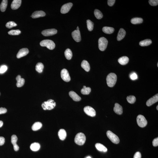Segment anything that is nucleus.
Masks as SVG:
<instances>
[{
    "label": "nucleus",
    "mask_w": 158,
    "mask_h": 158,
    "mask_svg": "<svg viewBox=\"0 0 158 158\" xmlns=\"http://www.w3.org/2000/svg\"><path fill=\"white\" fill-rule=\"evenodd\" d=\"M3 125V121H0V128L2 127Z\"/></svg>",
    "instance_id": "09e8293b"
},
{
    "label": "nucleus",
    "mask_w": 158,
    "mask_h": 158,
    "mask_svg": "<svg viewBox=\"0 0 158 158\" xmlns=\"http://www.w3.org/2000/svg\"><path fill=\"white\" fill-rule=\"evenodd\" d=\"M114 111L115 113L119 115H121L122 114L123 108L118 103L115 104L114 108Z\"/></svg>",
    "instance_id": "a211bd4d"
},
{
    "label": "nucleus",
    "mask_w": 158,
    "mask_h": 158,
    "mask_svg": "<svg viewBox=\"0 0 158 158\" xmlns=\"http://www.w3.org/2000/svg\"><path fill=\"white\" fill-rule=\"evenodd\" d=\"M65 57L68 60H70L72 57V53L71 50L69 49H67L65 52Z\"/></svg>",
    "instance_id": "2f4dec72"
},
{
    "label": "nucleus",
    "mask_w": 158,
    "mask_h": 158,
    "mask_svg": "<svg viewBox=\"0 0 158 158\" xmlns=\"http://www.w3.org/2000/svg\"><path fill=\"white\" fill-rule=\"evenodd\" d=\"M127 101L129 103L131 104H133L135 103L136 101V98L135 96H128L126 98Z\"/></svg>",
    "instance_id": "c9c22d12"
},
{
    "label": "nucleus",
    "mask_w": 158,
    "mask_h": 158,
    "mask_svg": "<svg viewBox=\"0 0 158 158\" xmlns=\"http://www.w3.org/2000/svg\"><path fill=\"white\" fill-rule=\"evenodd\" d=\"M107 135L108 138L113 143L117 144L120 142V139L118 136L111 131H107Z\"/></svg>",
    "instance_id": "423d86ee"
},
{
    "label": "nucleus",
    "mask_w": 158,
    "mask_h": 158,
    "mask_svg": "<svg viewBox=\"0 0 158 158\" xmlns=\"http://www.w3.org/2000/svg\"><path fill=\"white\" fill-rule=\"evenodd\" d=\"M61 78L64 81L66 82H68L71 80L68 71L66 69H64L61 70Z\"/></svg>",
    "instance_id": "6e6552de"
},
{
    "label": "nucleus",
    "mask_w": 158,
    "mask_h": 158,
    "mask_svg": "<svg viewBox=\"0 0 158 158\" xmlns=\"http://www.w3.org/2000/svg\"><path fill=\"white\" fill-rule=\"evenodd\" d=\"M72 36L76 42L81 41V37L79 30H75L72 33Z\"/></svg>",
    "instance_id": "f8f14e48"
},
{
    "label": "nucleus",
    "mask_w": 158,
    "mask_h": 158,
    "mask_svg": "<svg viewBox=\"0 0 158 158\" xmlns=\"http://www.w3.org/2000/svg\"><path fill=\"white\" fill-rule=\"evenodd\" d=\"M129 61V58L126 56H123L120 57L118 60L119 63L122 65H125L128 63Z\"/></svg>",
    "instance_id": "b1692460"
},
{
    "label": "nucleus",
    "mask_w": 158,
    "mask_h": 158,
    "mask_svg": "<svg viewBox=\"0 0 158 158\" xmlns=\"http://www.w3.org/2000/svg\"><path fill=\"white\" fill-rule=\"evenodd\" d=\"M56 105L55 101L53 100L50 99L42 103L41 106L44 110H50L54 108Z\"/></svg>",
    "instance_id": "f03ea898"
},
{
    "label": "nucleus",
    "mask_w": 158,
    "mask_h": 158,
    "mask_svg": "<svg viewBox=\"0 0 158 158\" xmlns=\"http://www.w3.org/2000/svg\"><path fill=\"white\" fill-rule=\"evenodd\" d=\"M46 14L43 11H36L33 13L31 17L33 18L36 19L40 17H44L46 16Z\"/></svg>",
    "instance_id": "f3484780"
},
{
    "label": "nucleus",
    "mask_w": 158,
    "mask_h": 158,
    "mask_svg": "<svg viewBox=\"0 0 158 158\" xmlns=\"http://www.w3.org/2000/svg\"><path fill=\"white\" fill-rule=\"evenodd\" d=\"M158 101V94H157L148 100L147 101L146 104L148 106H151L155 103L157 102Z\"/></svg>",
    "instance_id": "4468645a"
},
{
    "label": "nucleus",
    "mask_w": 158,
    "mask_h": 158,
    "mask_svg": "<svg viewBox=\"0 0 158 158\" xmlns=\"http://www.w3.org/2000/svg\"><path fill=\"white\" fill-rule=\"evenodd\" d=\"M86 140V137L83 133H79L75 136L74 141L77 144L81 145L85 144Z\"/></svg>",
    "instance_id": "7ed1b4c3"
},
{
    "label": "nucleus",
    "mask_w": 158,
    "mask_h": 158,
    "mask_svg": "<svg viewBox=\"0 0 158 158\" xmlns=\"http://www.w3.org/2000/svg\"><path fill=\"white\" fill-rule=\"evenodd\" d=\"M70 96L74 101H81V98L74 91H71L69 93Z\"/></svg>",
    "instance_id": "6ab92c4d"
},
{
    "label": "nucleus",
    "mask_w": 158,
    "mask_h": 158,
    "mask_svg": "<svg viewBox=\"0 0 158 158\" xmlns=\"http://www.w3.org/2000/svg\"><path fill=\"white\" fill-rule=\"evenodd\" d=\"M117 76L115 74L111 73L107 75L106 78L108 86L112 87L115 86L117 81Z\"/></svg>",
    "instance_id": "f257e3e1"
},
{
    "label": "nucleus",
    "mask_w": 158,
    "mask_h": 158,
    "mask_svg": "<svg viewBox=\"0 0 158 158\" xmlns=\"http://www.w3.org/2000/svg\"><path fill=\"white\" fill-rule=\"evenodd\" d=\"M79 30V28L78 26V27L77 28H76V30Z\"/></svg>",
    "instance_id": "8fccbe9b"
},
{
    "label": "nucleus",
    "mask_w": 158,
    "mask_h": 158,
    "mask_svg": "<svg viewBox=\"0 0 158 158\" xmlns=\"http://www.w3.org/2000/svg\"><path fill=\"white\" fill-rule=\"evenodd\" d=\"M126 34V31L122 28L120 29L119 31L117 37L118 41H120L125 37Z\"/></svg>",
    "instance_id": "aec40b11"
},
{
    "label": "nucleus",
    "mask_w": 158,
    "mask_h": 158,
    "mask_svg": "<svg viewBox=\"0 0 158 158\" xmlns=\"http://www.w3.org/2000/svg\"><path fill=\"white\" fill-rule=\"evenodd\" d=\"M141 155L140 153L139 152H137L134 155L133 158H141Z\"/></svg>",
    "instance_id": "a18cd8bd"
},
{
    "label": "nucleus",
    "mask_w": 158,
    "mask_h": 158,
    "mask_svg": "<svg viewBox=\"0 0 158 158\" xmlns=\"http://www.w3.org/2000/svg\"><path fill=\"white\" fill-rule=\"evenodd\" d=\"M5 143V138L3 137H0V145H3Z\"/></svg>",
    "instance_id": "de8ad7c7"
},
{
    "label": "nucleus",
    "mask_w": 158,
    "mask_h": 158,
    "mask_svg": "<svg viewBox=\"0 0 158 158\" xmlns=\"http://www.w3.org/2000/svg\"><path fill=\"white\" fill-rule=\"evenodd\" d=\"M156 109L158 110V105L156 107Z\"/></svg>",
    "instance_id": "3c124183"
},
{
    "label": "nucleus",
    "mask_w": 158,
    "mask_h": 158,
    "mask_svg": "<svg viewBox=\"0 0 158 158\" xmlns=\"http://www.w3.org/2000/svg\"><path fill=\"white\" fill-rule=\"evenodd\" d=\"M29 52L28 49L27 48H23L20 50L19 51L17 55V58H21L24 57L27 55Z\"/></svg>",
    "instance_id": "ddd939ff"
},
{
    "label": "nucleus",
    "mask_w": 158,
    "mask_h": 158,
    "mask_svg": "<svg viewBox=\"0 0 158 158\" xmlns=\"http://www.w3.org/2000/svg\"><path fill=\"white\" fill-rule=\"evenodd\" d=\"M87 28L88 30L91 31L93 28L94 23L92 21L90 20H88L87 21Z\"/></svg>",
    "instance_id": "e433bc0d"
},
{
    "label": "nucleus",
    "mask_w": 158,
    "mask_h": 158,
    "mask_svg": "<svg viewBox=\"0 0 158 158\" xmlns=\"http://www.w3.org/2000/svg\"><path fill=\"white\" fill-rule=\"evenodd\" d=\"M84 111L88 116L94 117L96 115V111L93 107L89 106L85 107L84 108Z\"/></svg>",
    "instance_id": "1a4fd4ad"
},
{
    "label": "nucleus",
    "mask_w": 158,
    "mask_h": 158,
    "mask_svg": "<svg viewBox=\"0 0 158 158\" xmlns=\"http://www.w3.org/2000/svg\"><path fill=\"white\" fill-rule=\"evenodd\" d=\"M7 110L5 108H0V114L5 113L7 112Z\"/></svg>",
    "instance_id": "49530a36"
},
{
    "label": "nucleus",
    "mask_w": 158,
    "mask_h": 158,
    "mask_svg": "<svg viewBox=\"0 0 158 158\" xmlns=\"http://www.w3.org/2000/svg\"></svg>",
    "instance_id": "5fc2aeb1"
},
{
    "label": "nucleus",
    "mask_w": 158,
    "mask_h": 158,
    "mask_svg": "<svg viewBox=\"0 0 158 158\" xmlns=\"http://www.w3.org/2000/svg\"><path fill=\"white\" fill-rule=\"evenodd\" d=\"M57 30L55 29H46L42 31L41 32L42 34L45 36H53L57 33Z\"/></svg>",
    "instance_id": "9d476101"
},
{
    "label": "nucleus",
    "mask_w": 158,
    "mask_h": 158,
    "mask_svg": "<svg viewBox=\"0 0 158 158\" xmlns=\"http://www.w3.org/2000/svg\"><path fill=\"white\" fill-rule=\"evenodd\" d=\"M130 77L131 80H136L138 79L137 75L135 72H133L130 74Z\"/></svg>",
    "instance_id": "79ce46f5"
},
{
    "label": "nucleus",
    "mask_w": 158,
    "mask_h": 158,
    "mask_svg": "<svg viewBox=\"0 0 158 158\" xmlns=\"http://www.w3.org/2000/svg\"><path fill=\"white\" fill-rule=\"evenodd\" d=\"M40 45L42 47H46L50 50L55 48L56 45L53 41L50 40H45L41 41Z\"/></svg>",
    "instance_id": "20e7f679"
},
{
    "label": "nucleus",
    "mask_w": 158,
    "mask_h": 158,
    "mask_svg": "<svg viewBox=\"0 0 158 158\" xmlns=\"http://www.w3.org/2000/svg\"><path fill=\"white\" fill-rule=\"evenodd\" d=\"M17 81V87H20L23 86L25 83V80L23 78H21L20 75L17 76L16 78Z\"/></svg>",
    "instance_id": "412c9836"
},
{
    "label": "nucleus",
    "mask_w": 158,
    "mask_h": 158,
    "mask_svg": "<svg viewBox=\"0 0 158 158\" xmlns=\"http://www.w3.org/2000/svg\"><path fill=\"white\" fill-rule=\"evenodd\" d=\"M153 144L154 147H156L158 145V138L154 139L153 141Z\"/></svg>",
    "instance_id": "37998d69"
},
{
    "label": "nucleus",
    "mask_w": 158,
    "mask_h": 158,
    "mask_svg": "<svg viewBox=\"0 0 158 158\" xmlns=\"http://www.w3.org/2000/svg\"><path fill=\"white\" fill-rule=\"evenodd\" d=\"M91 91V88L86 87V86H84L83 88L81 90V92L84 95H88Z\"/></svg>",
    "instance_id": "72a5a7b5"
},
{
    "label": "nucleus",
    "mask_w": 158,
    "mask_h": 158,
    "mask_svg": "<svg viewBox=\"0 0 158 158\" xmlns=\"http://www.w3.org/2000/svg\"><path fill=\"white\" fill-rule=\"evenodd\" d=\"M81 66L87 72L90 71V67L89 64L86 60H84L81 63Z\"/></svg>",
    "instance_id": "5701e85b"
},
{
    "label": "nucleus",
    "mask_w": 158,
    "mask_h": 158,
    "mask_svg": "<svg viewBox=\"0 0 158 158\" xmlns=\"http://www.w3.org/2000/svg\"><path fill=\"white\" fill-rule=\"evenodd\" d=\"M115 2V0H108L107 1L108 5L109 6L111 7L113 5Z\"/></svg>",
    "instance_id": "c03bdc74"
},
{
    "label": "nucleus",
    "mask_w": 158,
    "mask_h": 158,
    "mask_svg": "<svg viewBox=\"0 0 158 158\" xmlns=\"http://www.w3.org/2000/svg\"><path fill=\"white\" fill-rule=\"evenodd\" d=\"M86 158H91V157H90V156H88V157H87Z\"/></svg>",
    "instance_id": "603ef678"
},
{
    "label": "nucleus",
    "mask_w": 158,
    "mask_h": 158,
    "mask_svg": "<svg viewBox=\"0 0 158 158\" xmlns=\"http://www.w3.org/2000/svg\"><path fill=\"white\" fill-rule=\"evenodd\" d=\"M152 43L151 40L149 39H145L140 41L139 45L141 46H149Z\"/></svg>",
    "instance_id": "c756f323"
},
{
    "label": "nucleus",
    "mask_w": 158,
    "mask_h": 158,
    "mask_svg": "<svg viewBox=\"0 0 158 158\" xmlns=\"http://www.w3.org/2000/svg\"><path fill=\"white\" fill-rule=\"evenodd\" d=\"M58 135L60 139L64 140L66 139V132L65 130L61 129L59 131Z\"/></svg>",
    "instance_id": "4be33fe9"
},
{
    "label": "nucleus",
    "mask_w": 158,
    "mask_h": 158,
    "mask_svg": "<svg viewBox=\"0 0 158 158\" xmlns=\"http://www.w3.org/2000/svg\"><path fill=\"white\" fill-rule=\"evenodd\" d=\"M22 1L21 0H14L11 4V8L13 10L17 9L20 7Z\"/></svg>",
    "instance_id": "dca6fc26"
},
{
    "label": "nucleus",
    "mask_w": 158,
    "mask_h": 158,
    "mask_svg": "<svg viewBox=\"0 0 158 158\" xmlns=\"http://www.w3.org/2000/svg\"><path fill=\"white\" fill-rule=\"evenodd\" d=\"M136 120L138 125L140 127H145L147 125V121L142 115H139L137 117Z\"/></svg>",
    "instance_id": "0eeeda50"
},
{
    "label": "nucleus",
    "mask_w": 158,
    "mask_h": 158,
    "mask_svg": "<svg viewBox=\"0 0 158 158\" xmlns=\"http://www.w3.org/2000/svg\"><path fill=\"white\" fill-rule=\"evenodd\" d=\"M42 123L39 122H37L34 123L33 125L32 129L34 131H37L42 127Z\"/></svg>",
    "instance_id": "cd10ccee"
},
{
    "label": "nucleus",
    "mask_w": 158,
    "mask_h": 158,
    "mask_svg": "<svg viewBox=\"0 0 158 158\" xmlns=\"http://www.w3.org/2000/svg\"><path fill=\"white\" fill-rule=\"evenodd\" d=\"M157 66H158V64H157Z\"/></svg>",
    "instance_id": "864d4df0"
},
{
    "label": "nucleus",
    "mask_w": 158,
    "mask_h": 158,
    "mask_svg": "<svg viewBox=\"0 0 158 158\" xmlns=\"http://www.w3.org/2000/svg\"><path fill=\"white\" fill-rule=\"evenodd\" d=\"M73 6L72 3H69L64 5L61 7L60 12L61 13L65 14L68 13Z\"/></svg>",
    "instance_id": "9b49d317"
},
{
    "label": "nucleus",
    "mask_w": 158,
    "mask_h": 158,
    "mask_svg": "<svg viewBox=\"0 0 158 158\" xmlns=\"http://www.w3.org/2000/svg\"><path fill=\"white\" fill-rule=\"evenodd\" d=\"M97 149L99 151L105 152H107V149L103 145L100 143H97L95 145Z\"/></svg>",
    "instance_id": "393cba45"
},
{
    "label": "nucleus",
    "mask_w": 158,
    "mask_h": 158,
    "mask_svg": "<svg viewBox=\"0 0 158 158\" xmlns=\"http://www.w3.org/2000/svg\"><path fill=\"white\" fill-rule=\"evenodd\" d=\"M17 139L16 135H13L11 137V143L13 145L14 149L16 151H18L19 149V147L17 144Z\"/></svg>",
    "instance_id": "2eb2a0df"
},
{
    "label": "nucleus",
    "mask_w": 158,
    "mask_h": 158,
    "mask_svg": "<svg viewBox=\"0 0 158 158\" xmlns=\"http://www.w3.org/2000/svg\"><path fill=\"white\" fill-rule=\"evenodd\" d=\"M44 67V65L42 63L39 62L36 64V71L39 73H41L43 71Z\"/></svg>",
    "instance_id": "473e14b6"
},
{
    "label": "nucleus",
    "mask_w": 158,
    "mask_h": 158,
    "mask_svg": "<svg viewBox=\"0 0 158 158\" xmlns=\"http://www.w3.org/2000/svg\"><path fill=\"white\" fill-rule=\"evenodd\" d=\"M149 4L152 6H156L158 5V0H150L149 1Z\"/></svg>",
    "instance_id": "ea45409f"
},
{
    "label": "nucleus",
    "mask_w": 158,
    "mask_h": 158,
    "mask_svg": "<svg viewBox=\"0 0 158 158\" xmlns=\"http://www.w3.org/2000/svg\"><path fill=\"white\" fill-rule=\"evenodd\" d=\"M40 148V145L39 144L37 143H34L32 144L31 145L30 148L31 150L34 151H38Z\"/></svg>",
    "instance_id": "c85d7f7f"
},
{
    "label": "nucleus",
    "mask_w": 158,
    "mask_h": 158,
    "mask_svg": "<svg viewBox=\"0 0 158 158\" xmlns=\"http://www.w3.org/2000/svg\"><path fill=\"white\" fill-rule=\"evenodd\" d=\"M7 69V67L6 65L1 66L0 68V74H3L5 72Z\"/></svg>",
    "instance_id": "a19ab883"
},
{
    "label": "nucleus",
    "mask_w": 158,
    "mask_h": 158,
    "mask_svg": "<svg viewBox=\"0 0 158 158\" xmlns=\"http://www.w3.org/2000/svg\"><path fill=\"white\" fill-rule=\"evenodd\" d=\"M17 26V25L15 23L12 21L7 22L6 25V27L8 28H11Z\"/></svg>",
    "instance_id": "58836bf2"
},
{
    "label": "nucleus",
    "mask_w": 158,
    "mask_h": 158,
    "mask_svg": "<svg viewBox=\"0 0 158 158\" xmlns=\"http://www.w3.org/2000/svg\"><path fill=\"white\" fill-rule=\"evenodd\" d=\"M108 41L105 37H101L98 40V47L101 51H104L107 47Z\"/></svg>",
    "instance_id": "39448f33"
},
{
    "label": "nucleus",
    "mask_w": 158,
    "mask_h": 158,
    "mask_svg": "<svg viewBox=\"0 0 158 158\" xmlns=\"http://www.w3.org/2000/svg\"><path fill=\"white\" fill-rule=\"evenodd\" d=\"M21 33V31L19 30H11L8 32L9 35H18Z\"/></svg>",
    "instance_id": "4c0bfd02"
},
{
    "label": "nucleus",
    "mask_w": 158,
    "mask_h": 158,
    "mask_svg": "<svg viewBox=\"0 0 158 158\" xmlns=\"http://www.w3.org/2000/svg\"><path fill=\"white\" fill-rule=\"evenodd\" d=\"M102 30L105 33L107 34H111L113 33L115 29L112 27L105 26L103 28Z\"/></svg>",
    "instance_id": "a878e982"
},
{
    "label": "nucleus",
    "mask_w": 158,
    "mask_h": 158,
    "mask_svg": "<svg viewBox=\"0 0 158 158\" xmlns=\"http://www.w3.org/2000/svg\"><path fill=\"white\" fill-rule=\"evenodd\" d=\"M143 20L140 18H135L131 20V23L133 24H136L142 23Z\"/></svg>",
    "instance_id": "7c9ffc66"
},
{
    "label": "nucleus",
    "mask_w": 158,
    "mask_h": 158,
    "mask_svg": "<svg viewBox=\"0 0 158 158\" xmlns=\"http://www.w3.org/2000/svg\"><path fill=\"white\" fill-rule=\"evenodd\" d=\"M8 4V0H3L1 2L0 5V9L1 12H4L6 10V9Z\"/></svg>",
    "instance_id": "bb28decb"
},
{
    "label": "nucleus",
    "mask_w": 158,
    "mask_h": 158,
    "mask_svg": "<svg viewBox=\"0 0 158 158\" xmlns=\"http://www.w3.org/2000/svg\"><path fill=\"white\" fill-rule=\"evenodd\" d=\"M94 14L95 17L98 19H101L103 17V14L98 9H95L94 12Z\"/></svg>",
    "instance_id": "f704fd0d"
}]
</instances>
